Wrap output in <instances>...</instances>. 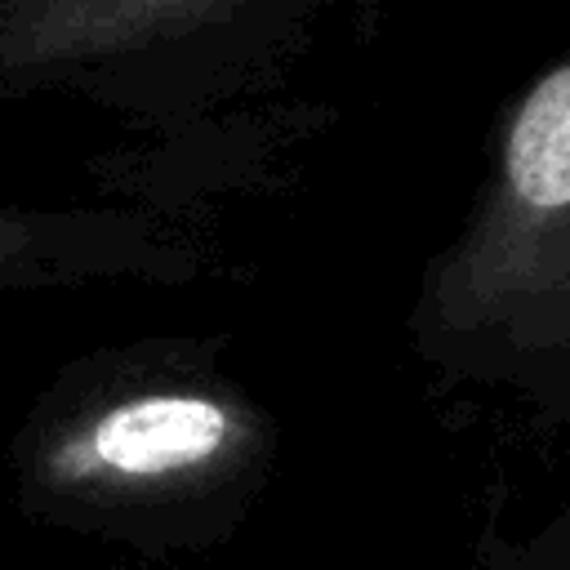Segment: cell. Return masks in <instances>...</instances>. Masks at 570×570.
<instances>
[{
    "label": "cell",
    "instance_id": "obj_1",
    "mask_svg": "<svg viewBox=\"0 0 570 570\" xmlns=\"http://www.w3.org/2000/svg\"><path fill=\"white\" fill-rule=\"evenodd\" d=\"M13 499L36 525L134 557L236 539L258 494V423L200 383L49 392L13 436Z\"/></svg>",
    "mask_w": 570,
    "mask_h": 570
},
{
    "label": "cell",
    "instance_id": "obj_2",
    "mask_svg": "<svg viewBox=\"0 0 570 570\" xmlns=\"http://www.w3.org/2000/svg\"><path fill=\"white\" fill-rule=\"evenodd\" d=\"M508 174L521 200L539 209L570 205V67L525 98L508 142Z\"/></svg>",
    "mask_w": 570,
    "mask_h": 570
},
{
    "label": "cell",
    "instance_id": "obj_3",
    "mask_svg": "<svg viewBox=\"0 0 570 570\" xmlns=\"http://www.w3.org/2000/svg\"><path fill=\"white\" fill-rule=\"evenodd\" d=\"M45 240L36 236V214L0 209V289L4 285H36Z\"/></svg>",
    "mask_w": 570,
    "mask_h": 570
},
{
    "label": "cell",
    "instance_id": "obj_4",
    "mask_svg": "<svg viewBox=\"0 0 570 570\" xmlns=\"http://www.w3.org/2000/svg\"><path fill=\"white\" fill-rule=\"evenodd\" d=\"M468 570H552L543 530L539 534H503V530L476 534Z\"/></svg>",
    "mask_w": 570,
    "mask_h": 570
},
{
    "label": "cell",
    "instance_id": "obj_5",
    "mask_svg": "<svg viewBox=\"0 0 570 570\" xmlns=\"http://www.w3.org/2000/svg\"><path fill=\"white\" fill-rule=\"evenodd\" d=\"M543 543H548L552 570H570V512H561L552 525H543Z\"/></svg>",
    "mask_w": 570,
    "mask_h": 570
}]
</instances>
